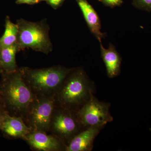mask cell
<instances>
[{"label": "cell", "instance_id": "obj_1", "mask_svg": "<svg viewBox=\"0 0 151 151\" xmlns=\"http://www.w3.org/2000/svg\"><path fill=\"white\" fill-rule=\"evenodd\" d=\"M35 97L24 80L19 68L13 73H2L0 106L9 115L21 117L25 122Z\"/></svg>", "mask_w": 151, "mask_h": 151}, {"label": "cell", "instance_id": "obj_2", "mask_svg": "<svg viewBox=\"0 0 151 151\" xmlns=\"http://www.w3.org/2000/svg\"><path fill=\"white\" fill-rule=\"evenodd\" d=\"M95 89L83 68H73L53 96L55 105L77 113L94 95Z\"/></svg>", "mask_w": 151, "mask_h": 151}, {"label": "cell", "instance_id": "obj_3", "mask_svg": "<svg viewBox=\"0 0 151 151\" xmlns=\"http://www.w3.org/2000/svg\"><path fill=\"white\" fill-rule=\"evenodd\" d=\"M73 68L61 65L40 69L20 68L26 84L36 96L53 97Z\"/></svg>", "mask_w": 151, "mask_h": 151}, {"label": "cell", "instance_id": "obj_4", "mask_svg": "<svg viewBox=\"0 0 151 151\" xmlns=\"http://www.w3.org/2000/svg\"><path fill=\"white\" fill-rule=\"evenodd\" d=\"M17 44L19 50L31 48L47 54L52 50V44L47 27L40 23L22 19L18 21Z\"/></svg>", "mask_w": 151, "mask_h": 151}, {"label": "cell", "instance_id": "obj_5", "mask_svg": "<svg viewBox=\"0 0 151 151\" xmlns=\"http://www.w3.org/2000/svg\"><path fill=\"white\" fill-rule=\"evenodd\" d=\"M84 129L77 113L55 105L49 128L51 134L61 140L66 146Z\"/></svg>", "mask_w": 151, "mask_h": 151}, {"label": "cell", "instance_id": "obj_6", "mask_svg": "<svg viewBox=\"0 0 151 151\" xmlns=\"http://www.w3.org/2000/svg\"><path fill=\"white\" fill-rule=\"evenodd\" d=\"M55 105L53 97L36 96L28 112L25 123L32 131L48 133Z\"/></svg>", "mask_w": 151, "mask_h": 151}, {"label": "cell", "instance_id": "obj_7", "mask_svg": "<svg viewBox=\"0 0 151 151\" xmlns=\"http://www.w3.org/2000/svg\"><path fill=\"white\" fill-rule=\"evenodd\" d=\"M111 106V103L99 101L93 95L76 113L84 129L89 127L103 129L113 120L110 111Z\"/></svg>", "mask_w": 151, "mask_h": 151}, {"label": "cell", "instance_id": "obj_8", "mask_svg": "<svg viewBox=\"0 0 151 151\" xmlns=\"http://www.w3.org/2000/svg\"><path fill=\"white\" fill-rule=\"evenodd\" d=\"M24 140L33 150L65 151L66 145L60 139L46 132L32 131Z\"/></svg>", "mask_w": 151, "mask_h": 151}, {"label": "cell", "instance_id": "obj_9", "mask_svg": "<svg viewBox=\"0 0 151 151\" xmlns=\"http://www.w3.org/2000/svg\"><path fill=\"white\" fill-rule=\"evenodd\" d=\"M103 128L89 127L82 130L70 141L65 151H91L95 138Z\"/></svg>", "mask_w": 151, "mask_h": 151}, {"label": "cell", "instance_id": "obj_10", "mask_svg": "<svg viewBox=\"0 0 151 151\" xmlns=\"http://www.w3.org/2000/svg\"><path fill=\"white\" fill-rule=\"evenodd\" d=\"M1 130L9 137L23 140L32 131L22 118L10 116L6 112Z\"/></svg>", "mask_w": 151, "mask_h": 151}, {"label": "cell", "instance_id": "obj_11", "mask_svg": "<svg viewBox=\"0 0 151 151\" xmlns=\"http://www.w3.org/2000/svg\"><path fill=\"white\" fill-rule=\"evenodd\" d=\"M101 55L106 67L107 75L109 78L118 76L121 72L122 58L112 44L108 49L105 48L102 43L100 44Z\"/></svg>", "mask_w": 151, "mask_h": 151}, {"label": "cell", "instance_id": "obj_12", "mask_svg": "<svg viewBox=\"0 0 151 151\" xmlns=\"http://www.w3.org/2000/svg\"><path fill=\"white\" fill-rule=\"evenodd\" d=\"M87 25L97 40L101 42L105 34L101 32L100 19L96 11L86 0H77Z\"/></svg>", "mask_w": 151, "mask_h": 151}, {"label": "cell", "instance_id": "obj_13", "mask_svg": "<svg viewBox=\"0 0 151 151\" xmlns=\"http://www.w3.org/2000/svg\"><path fill=\"white\" fill-rule=\"evenodd\" d=\"M19 50L17 44L0 50V72L10 73L18 70L16 55Z\"/></svg>", "mask_w": 151, "mask_h": 151}, {"label": "cell", "instance_id": "obj_14", "mask_svg": "<svg viewBox=\"0 0 151 151\" xmlns=\"http://www.w3.org/2000/svg\"><path fill=\"white\" fill-rule=\"evenodd\" d=\"M18 32V24L12 22L9 19H7L4 33L0 38V50L16 44L17 42Z\"/></svg>", "mask_w": 151, "mask_h": 151}, {"label": "cell", "instance_id": "obj_15", "mask_svg": "<svg viewBox=\"0 0 151 151\" xmlns=\"http://www.w3.org/2000/svg\"><path fill=\"white\" fill-rule=\"evenodd\" d=\"M133 5L139 9L151 12V0H133Z\"/></svg>", "mask_w": 151, "mask_h": 151}, {"label": "cell", "instance_id": "obj_16", "mask_svg": "<svg viewBox=\"0 0 151 151\" xmlns=\"http://www.w3.org/2000/svg\"><path fill=\"white\" fill-rule=\"evenodd\" d=\"M100 1L111 7L119 6L122 2V0H100Z\"/></svg>", "mask_w": 151, "mask_h": 151}, {"label": "cell", "instance_id": "obj_17", "mask_svg": "<svg viewBox=\"0 0 151 151\" xmlns=\"http://www.w3.org/2000/svg\"><path fill=\"white\" fill-rule=\"evenodd\" d=\"M53 8H56L62 3L63 0H45Z\"/></svg>", "mask_w": 151, "mask_h": 151}, {"label": "cell", "instance_id": "obj_18", "mask_svg": "<svg viewBox=\"0 0 151 151\" xmlns=\"http://www.w3.org/2000/svg\"><path fill=\"white\" fill-rule=\"evenodd\" d=\"M40 0H17V3L19 4H34L38 3Z\"/></svg>", "mask_w": 151, "mask_h": 151}, {"label": "cell", "instance_id": "obj_19", "mask_svg": "<svg viewBox=\"0 0 151 151\" xmlns=\"http://www.w3.org/2000/svg\"><path fill=\"white\" fill-rule=\"evenodd\" d=\"M6 112L2 107L0 106V130L1 129L2 126L4 116Z\"/></svg>", "mask_w": 151, "mask_h": 151}, {"label": "cell", "instance_id": "obj_20", "mask_svg": "<svg viewBox=\"0 0 151 151\" xmlns=\"http://www.w3.org/2000/svg\"><path fill=\"white\" fill-rule=\"evenodd\" d=\"M98 1H100V0H98Z\"/></svg>", "mask_w": 151, "mask_h": 151}]
</instances>
